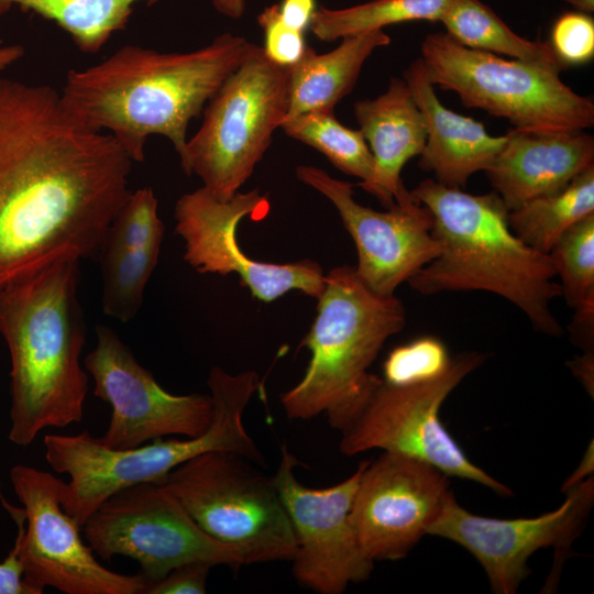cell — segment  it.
I'll return each instance as SVG.
<instances>
[{
  "label": "cell",
  "mask_w": 594,
  "mask_h": 594,
  "mask_svg": "<svg viewBox=\"0 0 594 594\" xmlns=\"http://www.w3.org/2000/svg\"><path fill=\"white\" fill-rule=\"evenodd\" d=\"M132 163L53 87L0 76V287L65 249L97 258Z\"/></svg>",
  "instance_id": "cell-1"
},
{
  "label": "cell",
  "mask_w": 594,
  "mask_h": 594,
  "mask_svg": "<svg viewBox=\"0 0 594 594\" xmlns=\"http://www.w3.org/2000/svg\"><path fill=\"white\" fill-rule=\"evenodd\" d=\"M255 44L223 33L190 52L124 45L105 59L70 69L59 92L79 124L109 133L132 162H143L151 135L169 140L183 163L187 129Z\"/></svg>",
  "instance_id": "cell-2"
},
{
  "label": "cell",
  "mask_w": 594,
  "mask_h": 594,
  "mask_svg": "<svg viewBox=\"0 0 594 594\" xmlns=\"http://www.w3.org/2000/svg\"><path fill=\"white\" fill-rule=\"evenodd\" d=\"M80 260L75 250H62L0 287V334L11 362L8 437L16 446L82 420L88 375L80 363Z\"/></svg>",
  "instance_id": "cell-3"
},
{
  "label": "cell",
  "mask_w": 594,
  "mask_h": 594,
  "mask_svg": "<svg viewBox=\"0 0 594 594\" xmlns=\"http://www.w3.org/2000/svg\"><path fill=\"white\" fill-rule=\"evenodd\" d=\"M432 216L439 254L408 283L422 295L485 290L519 308L535 330L560 337L563 329L551 311L562 296L549 254L534 250L510 229L509 210L496 191L471 195L425 179L410 191Z\"/></svg>",
  "instance_id": "cell-4"
},
{
  "label": "cell",
  "mask_w": 594,
  "mask_h": 594,
  "mask_svg": "<svg viewBox=\"0 0 594 594\" xmlns=\"http://www.w3.org/2000/svg\"><path fill=\"white\" fill-rule=\"evenodd\" d=\"M317 300L316 318L302 340L310 351L308 366L282 394L280 404L290 419L324 414L342 432L383 383L369 369L386 340L405 327V307L395 295L371 289L350 265L326 274Z\"/></svg>",
  "instance_id": "cell-5"
},
{
  "label": "cell",
  "mask_w": 594,
  "mask_h": 594,
  "mask_svg": "<svg viewBox=\"0 0 594 594\" xmlns=\"http://www.w3.org/2000/svg\"><path fill=\"white\" fill-rule=\"evenodd\" d=\"M207 384L213 403L209 428L200 436L183 440L163 438L151 444L124 450L102 446L87 430L77 435L44 436L45 459L57 473L63 509L82 527L89 516L113 493L143 482H162L191 458L211 451L240 454L265 468V458L248 433L243 414L260 386L256 372L231 374L211 367Z\"/></svg>",
  "instance_id": "cell-6"
},
{
  "label": "cell",
  "mask_w": 594,
  "mask_h": 594,
  "mask_svg": "<svg viewBox=\"0 0 594 594\" xmlns=\"http://www.w3.org/2000/svg\"><path fill=\"white\" fill-rule=\"evenodd\" d=\"M429 80L454 91L469 108H480L530 132H579L594 124L593 102L573 91L560 70L470 48L446 32L421 44Z\"/></svg>",
  "instance_id": "cell-7"
},
{
  "label": "cell",
  "mask_w": 594,
  "mask_h": 594,
  "mask_svg": "<svg viewBox=\"0 0 594 594\" xmlns=\"http://www.w3.org/2000/svg\"><path fill=\"white\" fill-rule=\"evenodd\" d=\"M227 451L201 453L162 481L197 525L244 564L292 560L296 539L274 475Z\"/></svg>",
  "instance_id": "cell-8"
},
{
  "label": "cell",
  "mask_w": 594,
  "mask_h": 594,
  "mask_svg": "<svg viewBox=\"0 0 594 594\" xmlns=\"http://www.w3.org/2000/svg\"><path fill=\"white\" fill-rule=\"evenodd\" d=\"M288 84L289 67L255 44L208 101L200 128L187 141L184 173L196 174L220 199L238 193L287 116Z\"/></svg>",
  "instance_id": "cell-9"
},
{
  "label": "cell",
  "mask_w": 594,
  "mask_h": 594,
  "mask_svg": "<svg viewBox=\"0 0 594 594\" xmlns=\"http://www.w3.org/2000/svg\"><path fill=\"white\" fill-rule=\"evenodd\" d=\"M484 362L477 352L451 359L436 378L392 385L383 381L356 419L341 433L340 451L356 455L373 449L429 463L448 476L476 482L501 496L512 490L472 463L443 427L439 411L461 381Z\"/></svg>",
  "instance_id": "cell-10"
},
{
  "label": "cell",
  "mask_w": 594,
  "mask_h": 594,
  "mask_svg": "<svg viewBox=\"0 0 594 594\" xmlns=\"http://www.w3.org/2000/svg\"><path fill=\"white\" fill-rule=\"evenodd\" d=\"M94 553L135 560L148 584L195 561L238 569L240 553L206 534L162 482H143L110 495L81 527Z\"/></svg>",
  "instance_id": "cell-11"
},
{
  "label": "cell",
  "mask_w": 594,
  "mask_h": 594,
  "mask_svg": "<svg viewBox=\"0 0 594 594\" xmlns=\"http://www.w3.org/2000/svg\"><path fill=\"white\" fill-rule=\"evenodd\" d=\"M58 477L25 464L10 470L22 509L3 505L19 526L24 580L41 594L46 586L65 594H143L148 581L103 566L80 537L81 527L62 507Z\"/></svg>",
  "instance_id": "cell-12"
},
{
  "label": "cell",
  "mask_w": 594,
  "mask_h": 594,
  "mask_svg": "<svg viewBox=\"0 0 594 594\" xmlns=\"http://www.w3.org/2000/svg\"><path fill=\"white\" fill-rule=\"evenodd\" d=\"M268 211L270 202L257 189L238 191L229 199L218 198L204 186L183 195L174 216L175 231L185 243L184 260L201 274H238L242 285L261 301H274L292 290L318 299L326 284L318 262H261L240 249L239 222L246 216L261 220Z\"/></svg>",
  "instance_id": "cell-13"
},
{
  "label": "cell",
  "mask_w": 594,
  "mask_h": 594,
  "mask_svg": "<svg viewBox=\"0 0 594 594\" xmlns=\"http://www.w3.org/2000/svg\"><path fill=\"white\" fill-rule=\"evenodd\" d=\"M559 508L535 518L498 519L474 515L450 497L428 535L451 540L468 550L484 569L492 592L514 594L530 573L529 558L553 547L556 561L544 587L553 590L572 542L594 502L591 475L565 491Z\"/></svg>",
  "instance_id": "cell-14"
},
{
  "label": "cell",
  "mask_w": 594,
  "mask_h": 594,
  "mask_svg": "<svg viewBox=\"0 0 594 594\" xmlns=\"http://www.w3.org/2000/svg\"><path fill=\"white\" fill-rule=\"evenodd\" d=\"M96 336L84 365L95 381V395L111 406L109 426L98 438L102 446L132 449L165 436L198 437L209 428L210 394L166 392L113 329L99 324Z\"/></svg>",
  "instance_id": "cell-15"
},
{
  "label": "cell",
  "mask_w": 594,
  "mask_h": 594,
  "mask_svg": "<svg viewBox=\"0 0 594 594\" xmlns=\"http://www.w3.org/2000/svg\"><path fill=\"white\" fill-rule=\"evenodd\" d=\"M367 461L344 481L310 488L295 476L297 460L283 444L274 474L296 539L293 574L298 583L319 594H341L349 584L372 574L374 561L366 554L351 520V508Z\"/></svg>",
  "instance_id": "cell-16"
},
{
  "label": "cell",
  "mask_w": 594,
  "mask_h": 594,
  "mask_svg": "<svg viewBox=\"0 0 594 594\" xmlns=\"http://www.w3.org/2000/svg\"><path fill=\"white\" fill-rule=\"evenodd\" d=\"M452 495L436 466L384 451L364 466L351 508L362 548L374 562L405 558Z\"/></svg>",
  "instance_id": "cell-17"
},
{
  "label": "cell",
  "mask_w": 594,
  "mask_h": 594,
  "mask_svg": "<svg viewBox=\"0 0 594 594\" xmlns=\"http://www.w3.org/2000/svg\"><path fill=\"white\" fill-rule=\"evenodd\" d=\"M296 176L333 204L355 243V271L374 292L395 295L402 283L439 254L432 216L425 206L395 204L376 211L355 201L352 184L316 166L299 165Z\"/></svg>",
  "instance_id": "cell-18"
},
{
  "label": "cell",
  "mask_w": 594,
  "mask_h": 594,
  "mask_svg": "<svg viewBox=\"0 0 594 594\" xmlns=\"http://www.w3.org/2000/svg\"><path fill=\"white\" fill-rule=\"evenodd\" d=\"M151 187L131 191L108 227L97 258L101 271L103 312L121 322L142 306L146 284L156 267L164 238Z\"/></svg>",
  "instance_id": "cell-19"
},
{
  "label": "cell",
  "mask_w": 594,
  "mask_h": 594,
  "mask_svg": "<svg viewBox=\"0 0 594 594\" xmlns=\"http://www.w3.org/2000/svg\"><path fill=\"white\" fill-rule=\"evenodd\" d=\"M592 166L594 139L590 134L513 129L486 174L512 211L564 188Z\"/></svg>",
  "instance_id": "cell-20"
},
{
  "label": "cell",
  "mask_w": 594,
  "mask_h": 594,
  "mask_svg": "<svg viewBox=\"0 0 594 594\" xmlns=\"http://www.w3.org/2000/svg\"><path fill=\"white\" fill-rule=\"evenodd\" d=\"M404 80L427 132L419 166L432 172L437 182L454 188L465 186L474 173L486 172L504 146L506 135L492 136L482 123L446 108L420 58L405 70Z\"/></svg>",
  "instance_id": "cell-21"
},
{
  "label": "cell",
  "mask_w": 594,
  "mask_h": 594,
  "mask_svg": "<svg viewBox=\"0 0 594 594\" xmlns=\"http://www.w3.org/2000/svg\"><path fill=\"white\" fill-rule=\"evenodd\" d=\"M354 114L374 158L372 195L387 209L395 204L416 202L400 173L411 157L424 151L427 132L407 82L393 77L384 94L358 101Z\"/></svg>",
  "instance_id": "cell-22"
},
{
  "label": "cell",
  "mask_w": 594,
  "mask_h": 594,
  "mask_svg": "<svg viewBox=\"0 0 594 594\" xmlns=\"http://www.w3.org/2000/svg\"><path fill=\"white\" fill-rule=\"evenodd\" d=\"M389 43L391 37L380 29L342 37L339 46L326 54L307 46L302 57L289 67L285 120L305 112L333 110L354 87L370 55Z\"/></svg>",
  "instance_id": "cell-23"
},
{
  "label": "cell",
  "mask_w": 594,
  "mask_h": 594,
  "mask_svg": "<svg viewBox=\"0 0 594 594\" xmlns=\"http://www.w3.org/2000/svg\"><path fill=\"white\" fill-rule=\"evenodd\" d=\"M440 22L446 33L463 46L537 63L560 72L565 68L549 42L529 41L517 35L480 0H451Z\"/></svg>",
  "instance_id": "cell-24"
},
{
  "label": "cell",
  "mask_w": 594,
  "mask_h": 594,
  "mask_svg": "<svg viewBox=\"0 0 594 594\" xmlns=\"http://www.w3.org/2000/svg\"><path fill=\"white\" fill-rule=\"evenodd\" d=\"M160 0H0L9 10L16 6L48 20L66 32L77 48L97 53L125 29L134 7Z\"/></svg>",
  "instance_id": "cell-25"
},
{
  "label": "cell",
  "mask_w": 594,
  "mask_h": 594,
  "mask_svg": "<svg viewBox=\"0 0 594 594\" xmlns=\"http://www.w3.org/2000/svg\"><path fill=\"white\" fill-rule=\"evenodd\" d=\"M591 213H594V166L564 188L509 211L508 222L524 243L548 254L568 228Z\"/></svg>",
  "instance_id": "cell-26"
},
{
  "label": "cell",
  "mask_w": 594,
  "mask_h": 594,
  "mask_svg": "<svg viewBox=\"0 0 594 594\" xmlns=\"http://www.w3.org/2000/svg\"><path fill=\"white\" fill-rule=\"evenodd\" d=\"M280 128L290 138L322 153L338 169L358 177V186L373 194L375 164L360 130L341 124L333 110L310 111L285 120Z\"/></svg>",
  "instance_id": "cell-27"
},
{
  "label": "cell",
  "mask_w": 594,
  "mask_h": 594,
  "mask_svg": "<svg viewBox=\"0 0 594 594\" xmlns=\"http://www.w3.org/2000/svg\"><path fill=\"white\" fill-rule=\"evenodd\" d=\"M451 0H372L343 9L321 7L312 15L310 31L331 42L386 25L426 20L440 21Z\"/></svg>",
  "instance_id": "cell-28"
},
{
  "label": "cell",
  "mask_w": 594,
  "mask_h": 594,
  "mask_svg": "<svg viewBox=\"0 0 594 594\" xmlns=\"http://www.w3.org/2000/svg\"><path fill=\"white\" fill-rule=\"evenodd\" d=\"M548 254L569 307L594 297V213L568 228Z\"/></svg>",
  "instance_id": "cell-29"
},
{
  "label": "cell",
  "mask_w": 594,
  "mask_h": 594,
  "mask_svg": "<svg viewBox=\"0 0 594 594\" xmlns=\"http://www.w3.org/2000/svg\"><path fill=\"white\" fill-rule=\"evenodd\" d=\"M451 359L442 341L421 337L388 353L383 364V381L392 385L429 381L444 373Z\"/></svg>",
  "instance_id": "cell-30"
},
{
  "label": "cell",
  "mask_w": 594,
  "mask_h": 594,
  "mask_svg": "<svg viewBox=\"0 0 594 594\" xmlns=\"http://www.w3.org/2000/svg\"><path fill=\"white\" fill-rule=\"evenodd\" d=\"M550 45L566 67L581 65L594 56V21L581 11L560 15L551 30Z\"/></svg>",
  "instance_id": "cell-31"
},
{
  "label": "cell",
  "mask_w": 594,
  "mask_h": 594,
  "mask_svg": "<svg viewBox=\"0 0 594 594\" xmlns=\"http://www.w3.org/2000/svg\"><path fill=\"white\" fill-rule=\"evenodd\" d=\"M257 22L264 33L263 51L271 61L290 67L302 57L307 48L304 33L282 21L278 4L266 7L258 14Z\"/></svg>",
  "instance_id": "cell-32"
},
{
  "label": "cell",
  "mask_w": 594,
  "mask_h": 594,
  "mask_svg": "<svg viewBox=\"0 0 594 594\" xmlns=\"http://www.w3.org/2000/svg\"><path fill=\"white\" fill-rule=\"evenodd\" d=\"M212 565L202 561L180 564L147 585L143 594H204Z\"/></svg>",
  "instance_id": "cell-33"
},
{
  "label": "cell",
  "mask_w": 594,
  "mask_h": 594,
  "mask_svg": "<svg viewBox=\"0 0 594 594\" xmlns=\"http://www.w3.org/2000/svg\"><path fill=\"white\" fill-rule=\"evenodd\" d=\"M0 594H41L23 578L16 540L8 557L0 562Z\"/></svg>",
  "instance_id": "cell-34"
},
{
  "label": "cell",
  "mask_w": 594,
  "mask_h": 594,
  "mask_svg": "<svg viewBox=\"0 0 594 594\" xmlns=\"http://www.w3.org/2000/svg\"><path fill=\"white\" fill-rule=\"evenodd\" d=\"M569 330L572 342L583 352L594 351V297L574 308Z\"/></svg>",
  "instance_id": "cell-35"
},
{
  "label": "cell",
  "mask_w": 594,
  "mask_h": 594,
  "mask_svg": "<svg viewBox=\"0 0 594 594\" xmlns=\"http://www.w3.org/2000/svg\"><path fill=\"white\" fill-rule=\"evenodd\" d=\"M282 21L289 28L305 33L310 26L316 9V0H283L279 4Z\"/></svg>",
  "instance_id": "cell-36"
},
{
  "label": "cell",
  "mask_w": 594,
  "mask_h": 594,
  "mask_svg": "<svg viewBox=\"0 0 594 594\" xmlns=\"http://www.w3.org/2000/svg\"><path fill=\"white\" fill-rule=\"evenodd\" d=\"M569 366L573 375L579 378L588 394L593 396L594 389V351L584 352L581 356L571 360Z\"/></svg>",
  "instance_id": "cell-37"
},
{
  "label": "cell",
  "mask_w": 594,
  "mask_h": 594,
  "mask_svg": "<svg viewBox=\"0 0 594 594\" xmlns=\"http://www.w3.org/2000/svg\"><path fill=\"white\" fill-rule=\"evenodd\" d=\"M594 469V455H593V441H591L590 447L587 448L584 457L582 458L581 463L572 475L564 482L562 491L565 492L573 485L585 480V476L593 474Z\"/></svg>",
  "instance_id": "cell-38"
},
{
  "label": "cell",
  "mask_w": 594,
  "mask_h": 594,
  "mask_svg": "<svg viewBox=\"0 0 594 594\" xmlns=\"http://www.w3.org/2000/svg\"><path fill=\"white\" fill-rule=\"evenodd\" d=\"M215 9L222 15L240 19L246 8V0H211Z\"/></svg>",
  "instance_id": "cell-39"
},
{
  "label": "cell",
  "mask_w": 594,
  "mask_h": 594,
  "mask_svg": "<svg viewBox=\"0 0 594 594\" xmlns=\"http://www.w3.org/2000/svg\"><path fill=\"white\" fill-rule=\"evenodd\" d=\"M24 47L19 44L0 45V72L21 59Z\"/></svg>",
  "instance_id": "cell-40"
},
{
  "label": "cell",
  "mask_w": 594,
  "mask_h": 594,
  "mask_svg": "<svg viewBox=\"0 0 594 594\" xmlns=\"http://www.w3.org/2000/svg\"><path fill=\"white\" fill-rule=\"evenodd\" d=\"M584 13H592L594 11V0H564Z\"/></svg>",
  "instance_id": "cell-41"
},
{
  "label": "cell",
  "mask_w": 594,
  "mask_h": 594,
  "mask_svg": "<svg viewBox=\"0 0 594 594\" xmlns=\"http://www.w3.org/2000/svg\"><path fill=\"white\" fill-rule=\"evenodd\" d=\"M8 10L1 4L0 2V15H2L3 13H6ZM3 44V41L1 40L0 37V45Z\"/></svg>",
  "instance_id": "cell-42"
}]
</instances>
